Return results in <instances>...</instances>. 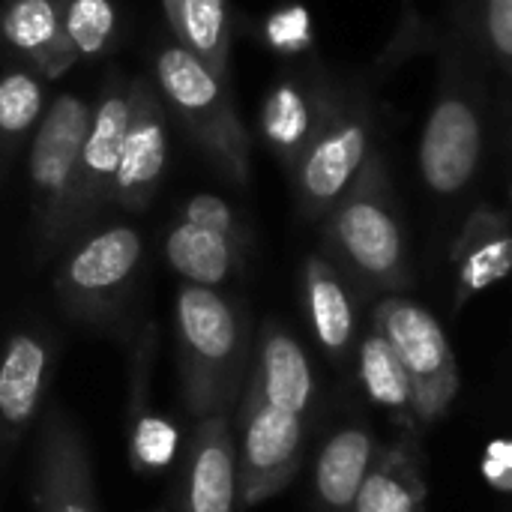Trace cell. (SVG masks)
Wrapping results in <instances>:
<instances>
[{"mask_svg": "<svg viewBox=\"0 0 512 512\" xmlns=\"http://www.w3.org/2000/svg\"><path fill=\"white\" fill-rule=\"evenodd\" d=\"M324 219L330 261L354 282H360V288L402 294L414 285L405 225L381 150L372 153L351 189Z\"/></svg>", "mask_w": 512, "mask_h": 512, "instance_id": "7a4b0ae2", "label": "cell"}, {"mask_svg": "<svg viewBox=\"0 0 512 512\" xmlns=\"http://www.w3.org/2000/svg\"><path fill=\"white\" fill-rule=\"evenodd\" d=\"M456 24L486 69H495L507 81L512 96V0H459Z\"/></svg>", "mask_w": 512, "mask_h": 512, "instance_id": "d4e9b609", "label": "cell"}, {"mask_svg": "<svg viewBox=\"0 0 512 512\" xmlns=\"http://www.w3.org/2000/svg\"><path fill=\"white\" fill-rule=\"evenodd\" d=\"M132 114L111 183V201L126 210H141L156 195L168 168V120L162 99L147 81H132Z\"/></svg>", "mask_w": 512, "mask_h": 512, "instance_id": "30bf717a", "label": "cell"}, {"mask_svg": "<svg viewBox=\"0 0 512 512\" xmlns=\"http://www.w3.org/2000/svg\"><path fill=\"white\" fill-rule=\"evenodd\" d=\"M456 288L453 309L462 312L477 294L512 273V216L504 207L477 204L450 249Z\"/></svg>", "mask_w": 512, "mask_h": 512, "instance_id": "7c38bea8", "label": "cell"}, {"mask_svg": "<svg viewBox=\"0 0 512 512\" xmlns=\"http://www.w3.org/2000/svg\"><path fill=\"white\" fill-rule=\"evenodd\" d=\"M333 90L336 84L327 81L306 84L297 78H285L267 93L261 105V132L264 141L279 153V159L288 162V168L297 165L300 153L318 132L333 102Z\"/></svg>", "mask_w": 512, "mask_h": 512, "instance_id": "2e32d148", "label": "cell"}, {"mask_svg": "<svg viewBox=\"0 0 512 512\" xmlns=\"http://www.w3.org/2000/svg\"><path fill=\"white\" fill-rule=\"evenodd\" d=\"M129 114H132V87L114 78L105 87L102 99L90 108V126L78 162L72 228H78L102 201H111V183L120 165Z\"/></svg>", "mask_w": 512, "mask_h": 512, "instance_id": "8fae6325", "label": "cell"}, {"mask_svg": "<svg viewBox=\"0 0 512 512\" xmlns=\"http://www.w3.org/2000/svg\"><path fill=\"white\" fill-rule=\"evenodd\" d=\"M426 498L429 489L417 438L408 435L390 447H378L372 471L351 512H426Z\"/></svg>", "mask_w": 512, "mask_h": 512, "instance_id": "d6986e66", "label": "cell"}, {"mask_svg": "<svg viewBox=\"0 0 512 512\" xmlns=\"http://www.w3.org/2000/svg\"><path fill=\"white\" fill-rule=\"evenodd\" d=\"M303 294L312 330L330 357H345L357 336V300L345 273L324 255H309L303 264Z\"/></svg>", "mask_w": 512, "mask_h": 512, "instance_id": "ac0fdd59", "label": "cell"}, {"mask_svg": "<svg viewBox=\"0 0 512 512\" xmlns=\"http://www.w3.org/2000/svg\"><path fill=\"white\" fill-rule=\"evenodd\" d=\"M141 261V234L129 225H114L81 243L63 264L57 291L69 312L99 315L120 297Z\"/></svg>", "mask_w": 512, "mask_h": 512, "instance_id": "9c48e42d", "label": "cell"}, {"mask_svg": "<svg viewBox=\"0 0 512 512\" xmlns=\"http://www.w3.org/2000/svg\"><path fill=\"white\" fill-rule=\"evenodd\" d=\"M183 222H192L198 228H207V231H216V234H225V237L243 243V228H240L234 210L219 195H195V198H189L186 207H183Z\"/></svg>", "mask_w": 512, "mask_h": 512, "instance_id": "f546056e", "label": "cell"}, {"mask_svg": "<svg viewBox=\"0 0 512 512\" xmlns=\"http://www.w3.org/2000/svg\"><path fill=\"white\" fill-rule=\"evenodd\" d=\"M87 126L90 105L81 96L60 93L51 99L33 132L27 168L48 246L72 231V204Z\"/></svg>", "mask_w": 512, "mask_h": 512, "instance_id": "52a82bcc", "label": "cell"}, {"mask_svg": "<svg viewBox=\"0 0 512 512\" xmlns=\"http://www.w3.org/2000/svg\"><path fill=\"white\" fill-rule=\"evenodd\" d=\"M177 336L186 408L198 420L231 411L246 354L234 306L216 288L183 285L177 294Z\"/></svg>", "mask_w": 512, "mask_h": 512, "instance_id": "3957f363", "label": "cell"}, {"mask_svg": "<svg viewBox=\"0 0 512 512\" xmlns=\"http://www.w3.org/2000/svg\"><path fill=\"white\" fill-rule=\"evenodd\" d=\"M378 441L363 426L339 429L321 450L315 465V495L324 512H351L372 471Z\"/></svg>", "mask_w": 512, "mask_h": 512, "instance_id": "ffe728a7", "label": "cell"}, {"mask_svg": "<svg viewBox=\"0 0 512 512\" xmlns=\"http://www.w3.org/2000/svg\"><path fill=\"white\" fill-rule=\"evenodd\" d=\"M510 201H512V183H510Z\"/></svg>", "mask_w": 512, "mask_h": 512, "instance_id": "d6a6232c", "label": "cell"}, {"mask_svg": "<svg viewBox=\"0 0 512 512\" xmlns=\"http://www.w3.org/2000/svg\"><path fill=\"white\" fill-rule=\"evenodd\" d=\"M504 144H507V153L512 159V96L507 99V111H504Z\"/></svg>", "mask_w": 512, "mask_h": 512, "instance_id": "1f68e13d", "label": "cell"}, {"mask_svg": "<svg viewBox=\"0 0 512 512\" xmlns=\"http://www.w3.org/2000/svg\"><path fill=\"white\" fill-rule=\"evenodd\" d=\"M360 381L366 396L390 414L396 426H402L411 438H417L420 420H417V405H414V387L399 363L393 345L384 339L378 327H369L366 336L360 339Z\"/></svg>", "mask_w": 512, "mask_h": 512, "instance_id": "44dd1931", "label": "cell"}, {"mask_svg": "<svg viewBox=\"0 0 512 512\" xmlns=\"http://www.w3.org/2000/svg\"><path fill=\"white\" fill-rule=\"evenodd\" d=\"M486 72L465 30L453 24L441 45L435 99L417 147L420 177L435 198H459L483 168L492 129Z\"/></svg>", "mask_w": 512, "mask_h": 512, "instance_id": "6da1fadb", "label": "cell"}, {"mask_svg": "<svg viewBox=\"0 0 512 512\" xmlns=\"http://www.w3.org/2000/svg\"><path fill=\"white\" fill-rule=\"evenodd\" d=\"M168 27L186 51L201 57L213 72L228 78L231 63V12L228 0H162Z\"/></svg>", "mask_w": 512, "mask_h": 512, "instance_id": "cb8c5ba5", "label": "cell"}, {"mask_svg": "<svg viewBox=\"0 0 512 512\" xmlns=\"http://www.w3.org/2000/svg\"><path fill=\"white\" fill-rule=\"evenodd\" d=\"M0 36L39 78H60L78 60L63 30L60 0H3Z\"/></svg>", "mask_w": 512, "mask_h": 512, "instance_id": "9a60e30c", "label": "cell"}, {"mask_svg": "<svg viewBox=\"0 0 512 512\" xmlns=\"http://www.w3.org/2000/svg\"><path fill=\"white\" fill-rule=\"evenodd\" d=\"M156 84L210 162L228 180L246 186L252 171V141L234 108L228 78L174 42L156 57Z\"/></svg>", "mask_w": 512, "mask_h": 512, "instance_id": "277c9868", "label": "cell"}, {"mask_svg": "<svg viewBox=\"0 0 512 512\" xmlns=\"http://www.w3.org/2000/svg\"><path fill=\"white\" fill-rule=\"evenodd\" d=\"M249 393L267 405L303 417L315 399V378L300 342L279 324H267L258 339V363L249 378Z\"/></svg>", "mask_w": 512, "mask_h": 512, "instance_id": "e0dca14e", "label": "cell"}, {"mask_svg": "<svg viewBox=\"0 0 512 512\" xmlns=\"http://www.w3.org/2000/svg\"><path fill=\"white\" fill-rule=\"evenodd\" d=\"M375 132L378 108L372 93L357 81L336 84L333 102L318 132L291 168L300 210L309 219L327 216L351 189V183L375 153Z\"/></svg>", "mask_w": 512, "mask_h": 512, "instance_id": "5b68a950", "label": "cell"}, {"mask_svg": "<svg viewBox=\"0 0 512 512\" xmlns=\"http://www.w3.org/2000/svg\"><path fill=\"white\" fill-rule=\"evenodd\" d=\"M237 507V441L228 411L198 420L183 512H234Z\"/></svg>", "mask_w": 512, "mask_h": 512, "instance_id": "5bb4252c", "label": "cell"}, {"mask_svg": "<svg viewBox=\"0 0 512 512\" xmlns=\"http://www.w3.org/2000/svg\"><path fill=\"white\" fill-rule=\"evenodd\" d=\"M165 258L186 285L216 288L240 267L243 243L180 219L165 240Z\"/></svg>", "mask_w": 512, "mask_h": 512, "instance_id": "7402d4cb", "label": "cell"}, {"mask_svg": "<svg viewBox=\"0 0 512 512\" xmlns=\"http://www.w3.org/2000/svg\"><path fill=\"white\" fill-rule=\"evenodd\" d=\"M45 114L42 78L30 69L0 75V141H18L39 126Z\"/></svg>", "mask_w": 512, "mask_h": 512, "instance_id": "484cf974", "label": "cell"}, {"mask_svg": "<svg viewBox=\"0 0 512 512\" xmlns=\"http://www.w3.org/2000/svg\"><path fill=\"white\" fill-rule=\"evenodd\" d=\"M264 39L279 54H300V51L312 48L315 30H312L309 9L303 3H288L282 9L270 12L264 21Z\"/></svg>", "mask_w": 512, "mask_h": 512, "instance_id": "83f0119b", "label": "cell"}, {"mask_svg": "<svg viewBox=\"0 0 512 512\" xmlns=\"http://www.w3.org/2000/svg\"><path fill=\"white\" fill-rule=\"evenodd\" d=\"M303 435V417L279 411L246 390L237 444V495L243 507L279 495L297 477Z\"/></svg>", "mask_w": 512, "mask_h": 512, "instance_id": "ba28073f", "label": "cell"}, {"mask_svg": "<svg viewBox=\"0 0 512 512\" xmlns=\"http://www.w3.org/2000/svg\"><path fill=\"white\" fill-rule=\"evenodd\" d=\"M372 327L393 345L405 366L420 426L441 420L459 396V366L441 321L405 294H387L372 312Z\"/></svg>", "mask_w": 512, "mask_h": 512, "instance_id": "8992f818", "label": "cell"}, {"mask_svg": "<svg viewBox=\"0 0 512 512\" xmlns=\"http://www.w3.org/2000/svg\"><path fill=\"white\" fill-rule=\"evenodd\" d=\"M45 366H48V351L36 336L18 333L9 339L0 357V426L3 429L18 432L33 420L39 408L42 384H45Z\"/></svg>", "mask_w": 512, "mask_h": 512, "instance_id": "603a6c76", "label": "cell"}, {"mask_svg": "<svg viewBox=\"0 0 512 512\" xmlns=\"http://www.w3.org/2000/svg\"><path fill=\"white\" fill-rule=\"evenodd\" d=\"M483 474L498 492H512V441H492L483 456Z\"/></svg>", "mask_w": 512, "mask_h": 512, "instance_id": "4dcf8cb0", "label": "cell"}, {"mask_svg": "<svg viewBox=\"0 0 512 512\" xmlns=\"http://www.w3.org/2000/svg\"><path fill=\"white\" fill-rule=\"evenodd\" d=\"M36 510L96 512L93 471L81 435L63 414H51L42 426L36 468Z\"/></svg>", "mask_w": 512, "mask_h": 512, "instance_id": "4fadbf2b", "label": "cell"}, {"mask_svg": "<svg viewBox=\"0 0 512 512\" xmlns=\"http://www.w3.org/2000/svg\"><path fill=\"white\" fill-rule=\"evenodd\" d=\"M177 450V429L153 414L138 417L132 432V459L138 468H165Z\"/></svg>", "mask_w": 512, "mask_h": 512, "instance_id": "f1b7e54d", "label": "cell"}, {"mask_svg": "<svg viewBox=\"0 0 512 512\" xmlns=\"http://www.w3.org/2000/svg\"><path fill=\"white\" fill-rule=\"evenodd\" d=\"M60 6H63V30L78 60L102 57L117 33L114 0H60Z\"/></svg>", "mask_w": 512, "mask_h": 512, "instance_id": "4316f807", "label": "cell"}]
</instances>
